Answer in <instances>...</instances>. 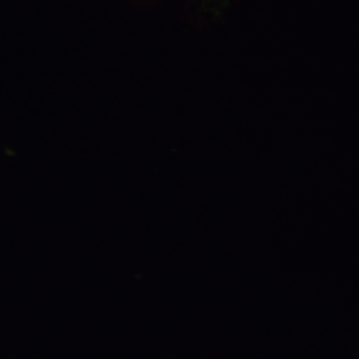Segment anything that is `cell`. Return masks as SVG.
<instances>
[]
</instances>
